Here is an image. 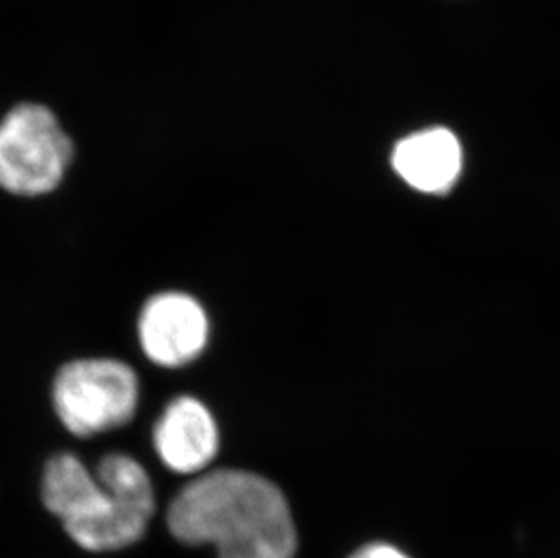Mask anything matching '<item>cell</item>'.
Wrapping results in <instances>:
<instances>
[{
  "instance_id": "277c9868",
  "label": "cell",
  "mask_w": 560,
  "mask_h": 558,
  "mask_svg": "<svg viewBox=\"0 0 560 558\" xmlns=\"http://www.w3.org/2000/svg\"><path fill=\"white\" fill-rule=\"evenodd\" d=\"M73 153L71 138L49 107H13L0 121V187L16 196L48 195L59 187Z\"/></svg>"
},
{
  "instance_id": "ba28073f",
  "label": "cell",
  "mask_w": 560,
  "mask_h": 558,
  "mask_svg": "<svg viewBox=\"0 0 560 558\" xmlns=\"http://www.w3.org/2000/svg\"><path fill=\"white\" fill-rule=\"evenodd\" d=\"M352 558H408L407 555L399 551V549L394 548V546H388V544H371V546H365V548L360 549L358 554L352 555Z\"/></svg>"
},
{
  "instance_id": "8992f818",
  "label": "cell",
  "mask_w": 560,
  "mask_h": 558,
  "mask_svg": "<svg viewBox=\"0 0 560 558\" xmlns=\"http://www.w3.org/2000/svg\"><path fill=\"white\" fill-rule=\"evenodd\" d=\"M153 444L165 468L198 477L218 455L217 419L200 399L180 395L165 406L154 425Z\"/></svg>"
},
{
  "instance_id": "7a4b0ae2",
  "label": "cell",
  "mask_w": 560,
  "mask_h": 558,
  "mask_svg": "<svg viewBox=\"0 0 560 558\" xmlns=\"http://www.w3.org/2000/svg\"><path fill=\"white\" fill-rule=\"evenodd\" d=\"M44 504L88 551H117L138 543L154 515L153 480L127 453H107L95 472L74 453L49 458Z\"/></svg>"
},
{
  "instance_id": "5b68a950",
  "label": "cell",
  "mask_w": 560,
  "mask_h": 558,
  "mask_svg": "<svg viewBox=\"0 0 560 558\" xmlns=\"http://www.w3.org/2000/svg\"><path fill=\"white\" fill-rule=\"evenodd\" d=\"M143 353L164 369L200 358L209 341V317L200 301L184 292H162L143 305L138 319Z\"/></svg>"
},
{
  "instance_id": "3957f363",
  "label": "cell",
  "mask_w": 560,
  "mask_h": 558,
  "mask_svg": "<svg viewBox=\"0 0 560 558\" xmlns=\"http://www.w3.org/2000/svg\"><path fill=\"white\" fill-rule=\"evenodd\" d=\"M138 400L137 372L118 359H77L63 364L55 377V411L77 438L126 427L137 414Z\"/></svg>"
},
{
  "instance_id": "6da1fadb",
  "label": "cell",
  "mask_w": 560,
  "mask_h": 558,
  "mask_svg": "<svg viewBox=\"0 0 560 558\" xmlns=\"http://www.w3.org/2000/svg\"><path fill=\"white\" fill-rule=\"evenodd\" d=\"M180 543L211 544L220 558H294L296 524L283 491L245 469L206 472L184 486L167 508Z\"/></svg>"
},
{
  "instance_id": "52a82bcc",
  "label": "cell",
  "mask_w": 560,
  "mask_h": 558,
  "mask_svg": "<svg viewBox=\"0 0 560 558\" xmlns=\"http://www.w3.org/2000/svg\"><path fill=\"white\" fill-rule=\"evenodd\" d=\"M392 165L413 189L441 195L459 178L463 149L454 132L435 127L402 138L394 149Z\"/></svg>"
}]
</instances>
